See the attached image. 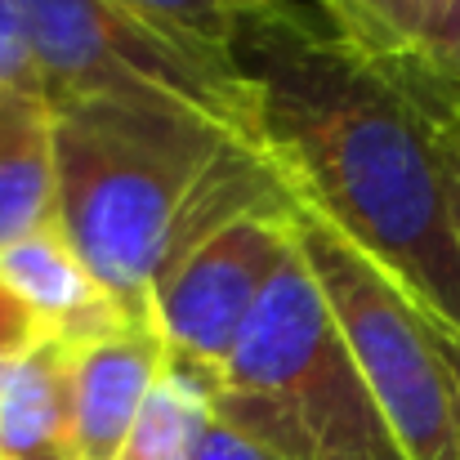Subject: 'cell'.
<instances>
[{
    "label": "cell",
    "mask_w": 460,
    "mask_h": 460,
    "mask_svg": "<svg viewBox=\"0 0 460 460\" xmlns=\"http://www.w3.org/2000/svg\"><path fill=\"white\" fill-rule=\"evenodd\" d=\"M233 54L255 94L260 144L296 197L460 335V237L425 103L394 67L282 0L246 9Z\"/></svg>",
    "instance_id": "6da1fadb"
},
{
    "label": "cell",
    "mask_w": 460,
    "mask_h": 460,
    "mask_svg": "<svg viewBox=\"0 0 460 460\" xmlns=\"http://www.w3.org/2000/svg\"><path fill=\"white\" fill-rule=\"evenodd\" d=\"M197 460H287V456H278L273 447L246 438V434L233 429L228 420L210 416V425H206V434H201V443H197Z\"/></svg>",
    "instance_id": "2e32d148"
},
{
    "label": "cell",
    "mask_w": 460,
    "mask_h": 460,
    "mask_svg": "<svg viewBox=\"0 0 460 460\" xmlns=\"http://www.w3.org/2000/svg\"><path fill=\"white\" fill-rule=\"evenodd\" d=\"M246 4H251V9H255V4H269V0H246Z\"/></svg>",
    "instance_id": "ffe728a7"
},
{
    "label": "cell",
    "mask_w": 460,
    "mask_h": 460,
    "mask_svg": "<svg viewBox=\"0 0 460 460\" xmlns=\"http://www.w3.org/2000/svg\"><path fill=\"white\" fill-rule=\"evenodd\" d=\"M130 13L148 18L165 36H174L179 45L219 58V63H237V31L246 18V0H117Z\"/></svg>",
    "instance_id": "4fadbf2b"
},
{
    "label": "cell",
    "mask_w": 460,
    "mask_h": 460,
    "mask_svg": "<svg viewBox=\"0 0 460 460\" xmlns=\"http://www.w3.org/2000/svg\"><path fill=\"white\" fill-rule=\"evenodd\" d=\"M398 72V81L425 103L434 121L460 117V0L443 9L434 31L407 54L402 63H385Z\"/></svg>",
    "instance_id": "5bb4252c"
},
{
    "label": "cell",
    "mask_w": 460,
    "mask_h": 460,
    "mask_svg": "<svg viewBox=\"0 0 460 460\" xmlns=\"http://www.w3.org/2000/svg\"><path fill=\"white\" fill-rule=\"evenodd\" d=\"M58 228L94 282L135 322H153L161 242L237 135L206 117L121 99H49Z\"/></svg>",
    "instance_id": "7a4b0ae2"
},
{
    "label": "cell",
    "mask_w": 460,
    "mask_h": 460,
    "mask_svg": "<svg viewBox=\"0 0 460 460\" xmlns=\"http://www.w3.org/2000/svg\"><path fill=\"white\" fill-rule=\"evenodd\" d=\"M447 126H452V130H456V139H460V117H452V121H447Z\"/></svg>",
    "instance_id": "d6986e66"
},
{
    "label": "cell",
    "mask_w": 460,
    "mask_h": 460,
    "mask_svg": "<svg viewBox=\"0 0 460 460\" xmlns=\"http://www.w3.org/2000/svg\"><path fill=\"white\" fill-rule=\"evenodd\" d=\"M296 251L335 313L402 460H460V389L434 322L305 201L296 206Z\"/></svg>",
    "instance_id": "277c9868"
},
{
    "label": "cell",
    "mask_w": 460,
    "mask_h": 460,
    "mask_svg": "<svg viewBox=\"0 0 460 460\" xmlns=\"http://www.w3.org/2000/svg\"><path fill=\"white\" fill-rule=\"evenodd\" d=\"M156 322H126L72 349V434L81 460H117L165 367Z\"/></svg>",
    "instance_id": "52a82bcc"
},
{
    "label": "cell",
    "mask_w": 460,
    "mask_h": 460,
    "mask_svg": "<svg viewBox=\"0 0 460 460\" xmlns=\"http://www.w3.org/2000/svg\"><path fill=\"white\" fill-rule=\"evenodd\" d=\"M72 340L40 335L0 380V460H81L72 434Z\"/></svg>",
    "instance_id": "9c48e42d"
},
{
    "label": "cell",
    "mask_w": 460,
    "mask_h": 460,
    "mask_svg": "<svg viewBox=\"0 0 460 460\" xmlns=\"http://www.w3.org/2000/svg\"><path fill=\"white\" fill-rule=\"evenodd\" d=\"M18 9L45 99H121L174 108L260 144L255 94L237 63H219L179 45L117 0H18Z\"/></svg>",
    "instance_id": "5b68a950"
},
{
    "label": "cell",
    "mask_w": 460,
    "mask_h": 460,
    "mask_svg": "<svg viewBox=\"0 0 460 460\" xmlns=\"http://www.w3.org/2000/svg\"><path fill=\"white\" fill-rule=\"evenodd\" d=\"M0 94H45L18 0H0Z\"/></svg>",
    "instance_id": "9a60e30c"
},
{
    "label": "cell",
    "mask_w": 460,
    "mask_h": 460,
    "mask_svg": "<svg viewBox=\"0 0 460 460\" xmlns=\"http://www.w3.org/2000/svg\"><path fill=\"white\" fill-rule=\"evenodd\" d=\"M215 367L165 353V367L117 460H197V443L215 416Z\"/></svg>",
    "instance_id": "8fae6325"
},
{
    "label": "cell",
    "mask_w": 460,
    "mask_h": 460,
    "mask_svg": "<svg viewBox=\"0 0 460 460\" xmlns=\"http://www.w3.org/2000/svg\"><path fill=\"white\" fill-rule=\"evenodd\" d=\"M434 335H438V349H443V358H447V367H452V380H456V389H460V335H452V331L438 326V322H434Z\"/></svg>",
    "instance_id": "ac0fdd59"
},
{
    "label": "cell",
    "mask_w": 460,
    "mask_h": 460,
    "mask_svg": "<svg viewBox=\"0 0 460 460\" xmlns=\"http://www.w3.org/2000/svg\"><path fill=\"white\" fill-rule=\"evenodd\" d=\"M452 0H326V13L344 40L380 63H402L434 31Z\"/></svg>",
    "instance_id": "7c38bea8"
},
{
    "label": "cell",
    "mask_w": 460,
    "mask_h": 460,
    "mask_svg": "<svg viewBox=\"0 0 460 460\" xmlns=\"http://www.w3.org/2000/svg\"><path fill=\"white\" fill-rule=\"evenodd\" d=\"M215 416L287 460H402L300 251L224 358Z\"/></svg>",
    "instance_id": "3957f363"
},
{
    "label": "cell",
    "mask_w": 460,
    "mask_h": 460,
    "mask_svg": "<svg viewBox=\"0 0 460 460\" xmlns=\"http://www.w3.org/2000/svg\"><path fill=\"white\" fill-rule=\"evenodd\" d=\"M443 135V156H447V192H452V219H456V237H460V139L447 121H438Z\"/></svg>",
    "instance_id": "e0dca14e"
},
{
    "label": "cell",
    "mask_w": 460,
    "mask_h": 460,
    "mask_svg": "<svg viewBox=\"0 0 460 460\" xmlns=\"http://www.w3.org/2000/svg\"><path fill=\"white\" fill-rule=\"evenodd\" d=\"M54 219V108L45 94H0V251Z\"/></svg>",
    "instance_id": "30bf717a"
},
{
    "label": "cell",
    "mask_w": 460,
    "mask_h": 460,
    "mask_svg": "<svg viewBox=\"0 0 460 460\" xmlns=\"http://www.w3.org/2000/svg\"><path fill=\"white\" fill-rule=\"evenodd\" d=\"M0 287L45 326V335H63L72 344L135 322L94 282L58 224H45L40 233L0 251Z\"/></svg>",
    "instance_id": "ba28073f"
},
{
    "label": "cell",
    "mask_w": 460,
    "mask_h": 460,
    "mask_svg": "<svg viewBox=\"0 0 460 460\" xmlns=\"http://www.w3.org/2000/svg\"><path fill=\"white\" fill-rule=\"evenodd\" d=\"M296 206L300 197L287 206H264L156 273L153 322L170 353L215 371L224 367L269 278L296 251Z\"/></svg>",
    "instance_id": "8992f818"
}]
</instances>
